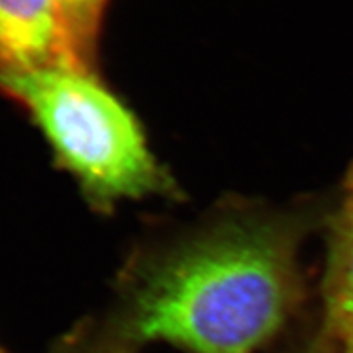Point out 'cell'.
I'll list each match as a JSON object with an SVG mask.
<instances>
[{
    "label": "cell",
    "mask_w": 353,
    "mask_h": 353,
    "mask_svg": "<svg viewBox=\"0 0 353 353\" xmlns=\"http://www.w3.org/2000/svg\"><path fill=\"white\" fill-rule=\"evenodd\" d=\"M0 353H3V352H2V350H0Z\"/></svg>",
    "instance_id": "9c48e42d"
},
{
    "label": "cell",
    "mask_w": 353,
    "mask_h": 353,
    "mask_svg": "<svg viewBox=\"0 0 353 353\" xmlns=\"http://www.w3.org/2000/svg\"><path fill=\"white\" fill-rule=\"evenodd\" d=\"M138 347L128 341L112 322L92 321L81 324L59 341L51 353H136Z\"/></svg>",
    "instance_id": "8992f818"
},
{
    "label": "cell",
    "mask_w": 353,
    "mask_h": 353,
    "mask_svg": "<svg viewBox=\"0 0 353 353\" xmlns=\"http://www.w3.org/2000/svg\"><path fill=\"white\" fill-rule=\"evenodd\" d=\"M108 0H59L65 43L74 63L94 69L97 43Z\"/></svg>",
    "instance_id": "5b68a950"
},
{
    "label": "cell",
    "mask_w": 353,
    "mask_h": 353,
    "mask_svg": "<svg viewBox=\"0 0 353 353\" xmlns=\"http://www.w3.org/2000/svg\"><path fill=\"white\" fill-rule=\"evenodd\" d=\"M0 90L23 105L94 210L110 213L123 201L179 193L136 114L94 69L56 64L0 72Z\"/></svg>",
    "instance_id": "7a4b0ae2"
},
{
    "label": "cell",
    "mask_w": 353,
    "mask_h": 353,
    "mask_svg": "<svg viewBox=\"0 0 353 353\" xmlns=\"http://www.w3.org/2000/svg\"><path fill=\"white\" fill-rule=\"evenodd\" d=\"M322 294L324 332L339 353H353V201L347 198L330 224Z\"/></svg>",
    "instance_id": "277c9868"
},
{
    "label": "cell",
    "mask_w": 353,
    "mask_h": 353,
    "mask_svg": "<svg viewBox=\"0 0 353 353\" xmlns=\"http://www.w3.org/2000/svg\"><path fill=\"white\" fill-rule=\"evenodd\" d=\"M56 64L77 65L65 43L59 0H0V72Z\"/></svg>",
    "instance_id": "3957f363"
},
{
    "label": "cell",
    "mask_w": 353,
    "mask_h": 353,
    "mask_svg": "<svg viewBox=\"0 0 353 353\" xmlns=\"http://www.w3.org/2000/svg\"><path fill=\"white\" fill-rule=\"evenodd\" d=\"M345 198L353 201V165L350 172H348L347 180H345Z\"/></svg>",
    "instance_id": "ba28073f"
},
{
    "label": "cell",
    "mask_w": 353,
    "mask_h": 353,
    "mask_svg": "<svg viewBox=\"0 0 353 353\" xmlns=\"http://www.w3.org/2000/svg\"><path fill=\"white\" fill-rule=\"evenodd\" d=\"M303 221L252 206L208 221L138 254L118 280L110 322L128 341L185 353H257L298 311Z\"/></svg>",
    "instance_id": "6da1fadb"
},
{
    "label": "cell",
    "mask_w": 353,
    "mask_h": 353,
    "mask_svg": "<svg viewBox=\"0 0 353 353\" xmlns=\"http://www.w3.org/2000/svg\"><path fill=\"white\" fill-rule=\"evenodd\" d=\"M298 353H339L337 347L334 345V342L327 337V334L322 330L321 334H317L307 345H304Z\"/></svg>",
    "instance_id": "52a82bcc"
}]
</instances>
